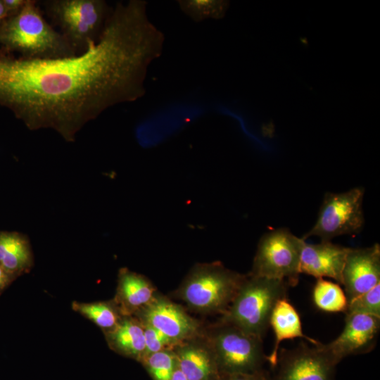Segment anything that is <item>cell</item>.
Masks as SVG:
<instances>
[{
	"mask_svg": "<svg viewBox=\"0 0 380 380\" xmlns=\"http://www.w3.org/2000/svg\"><path fill=\"white\" fill-rule=\"evenodd\" d=\"M336 365L322 343L312 348L301 344L282 350L277 380H331Z\"/></svg>",
	"mask_w": 380,
	"mask_h": 380,
	"instance_id": "cell-11",
	"label": "cell"
},
{
	"mask_svg": "<svg viewBox=\"0 0 380 380\" xmlns=\"http://www.w3.org/2000/svg\"><path fill=\"white\" fill-rule=\"evenodd\" d=\"M364 194L360 186L343 193H327L315 224L301 239L305 241L315 236L322 241H330L341 235L359 233L365 223Z\"/></svg>",
	"mask_w": 380,
	"mask_h": 380,
	"instance_id": "cell-7",
	"label": "cell"
},
{
	"mask_svg": "<svg viewBox=\"0 0 380 380\" xmlns=\"http://www.w3.org/2000/svg\"><path fill=\"white\" fill-rule=\"evenodd\" d=\"M177 4L184 14L194 22L213 18H222L229 6L222 0H179Z\"/></svg>",
	"mask_w": 380,
	"mask_h": 380,
	"instance_id": "cell-20",
	"label": "cell"
},
{
	"mask_svg": "<svg viewBox=\"0 0 380 380\" xmlns=\"http://www.w3.org/2000/svg\"><path fill=\"white\" fill-rule=\"evenodd\" d=\"M170 380H188V379L186 376L184 375V374L179 369L177 365L171 376Z\"/></svg>",
	"mask_w": 380,
	"mask_h": 380,
	"instance_id": "cell-28",
	"label": "cell"
},
{
	"mask_svg": "<svg viewBox=\"0 0 380 380\" xmlns=\"http://www.w3.org/2000/svg\"><path fill=\"white\" fill-rule=\"evenodd\" d=\"M380 284V246L350 248L342 273L348 303Z\"/></svg>",
	"mask_w": 380,
	"mask_h": 380,
	"instance_id": "cell-12",
	"label": "cell"
},
{
	"mask_svg": "<svg viewBox=\"0 0 380 380\" xmlns=\"http://www.w3.org/2000/svg\"><path fill=\"white\" fill-rule=\"evenodd\" d=\"M6 18V14L1 0H0V26L3 21Z\"/></svg>",
	"mask_w": 380,
	"mask_h": 380,
	"instance_id": "cell-29",
	"label": "cell"
},
{
	"mask_svg": "<svg viewBox=\"0 0 380 380\" xmlns=\"http://www.w3.org/2000/svg\"><path fill=\"white\" fill-rule=\"evenodd\" d=\"M73 309L93 321L96 325L107 330H112L121 317L118 310L108 303H74Z\"/></svg>",
	"mask_w": 380,
	"mask_h": 380,
	"instance_id": "cell-21",
	"label": "cell"
},
{
	"mask_svg": "<svg viewBox=\"0 0 380 380\" xmlns=\"http://www.w3.org/2000/svg\"><path fill=\"white\" fill-rule=\"evenodd\" d=\"M270 326L275 336L274 346L271 355L267 357L272 365L278 361V350L280 343L286 339L296 338H305L315 346L320 343L305 335L298 312L286 297L280 298L276 303L270 319Z\"/></svg>",
	"mask_w": 380,
	"mask_h": 380,
	"instance_id": "cell-15",
	"label": "cell"
},
{
	"mask_svg": "<svg viewBox=\"0 0 380 380\" xmlns=\"http://www.w3.org/2000/svg\"><path fill=\"white\" fill-rule=\"evenodd\" d=\"M288 286L284 281L246 275L221 322L262 338L276 303L286 297Z\"/></svg>",
	"mask_w": 380,
	"mask_h": 380,
	"instance_id": "cell-3",
	"label": "cell"
},
{
	"mask_svg": "<svg viewBox=\"0 0 380 380\" xmlns=\"http://www.w3.org/2000/svg\"><path fill=\"white\" fill-rule=\"evenodd\" d=\"M216 364L227 374L253 373L267 359L262 338L222 322L208 337Z\"/></svg>",
	"mask_w": 380,
	"mask_h": 380,
	"instance_id": "cell-8",
	"label": "cell"
},
{
	"mask_svg": "<svg viewBox=\"0 0 380 380\" xmlns=\"http://www.w3.org/2000/svg\"><path fill=\"white\" fill-rule=\"evenodd\" d=\"M6 18L18 14L25 5L27 0H1Z\"/></svg>",
	"mask_w": 380,
	"mask_h": 380,
	"instance_id": "cell-25",
	"label": "cell"
},
{
	"mask_svg": "<svg viewBox=\"0 0 380 380\" xmlns=\"http://www.w3.org/2000/svg\"><path fill=\"white\" fill-rule=\"evenodd\" d=\"M141 323L146 345L145 356L163 350L173 349L175 346L167 337L151 326Z\"/></svg>",
	"mask_w": 380,
	"mask_h": 380,
	"instance_id": "cell-24",
	"label": "cell"
},
{
	"mask_svg": "<svg viewBox=\"0 0 380 380\" xmlns=\"http://www.w3.org/2000/svg\"><path fill=\"white\" fill-rule=\"evenodd\" d=\"M11 277L0 265V291L7 286Z\"/></svg>",
	"mask_w": 380,
	"mask_h": 380,
	"instance_id": "cell-27",
	"label": "cell"
},
{
	"mask_svg": "<svg viewBox=\"0 0 380 380\" xmlns=\"http://www.w3.org/2000/svg\"><path fill=\"white\" fill-rule=\"evenodd\" d=\"M139 319L151 326L175 346L198 336L199 325L180 306L157 295L136 312Z\"/></svg>",
	"mask_w": 380,
	"mask_h": 380,
	"instance_id": "cell-9",
	"label": "cell"
},
{
	"mask_svg": "<svg viewBox=\"0 0 380 380\" xmlns=\"http://www.w3.org/2000/svg\"><path fill=\"white\" fill-rule=\"evenodd\" d=\"M41 4L77 55L99 41L113 11L103 0H48Z\"/></svg>",
	"mask_w": 380,
	"mask_h": 380,
	"instance_id": "cell-4",
	"label": "cell"
},
{
	"mask_svg": "<svg viewBox=\"0 0 380 380\" xmlns=\"http://www.w3.org/2000/svg\"><path fill=\"white\" fill-rule=\"evenodd\" d=\"M225 380H266L257 372L227 374Z\"/></svg>",
	"mask_w": 380,
	"mask_h": 380,
	"instance_id": "cell-26",
	"label": "cell"
},
{
	"mask_svg": "<svg viewBox=\"0 0 380 380\" xmlns=\"http://www.w3.org/2000/svg\"><path fill=\"white\" fill-rule=\"evenodd\" d=\"M380 330V317L362 314L346 315L341 334L322 348L337 364L350 355L371 351L376 344Z\"/></svg>",
	"mask_w": 380,
	"mask_h": 380,
	"instance_id": "cell-10",
	"label": "cell"
},
{
	"mask_svg": "<svg viewBox=\"0 0 380 380\" xmlns=\"http://www.w3.org/2000/svg\"><path fill=\"white\" fill-rule=\"evenodd\" d=\"M350 248L334 244L331 241L319 243H303L300 272L317 279L329 277L342 285V273Z\"/></svg>",
	"mask_w": 380,
	"mask_h": 380,
	"instance_id": "cell-13",
	"label": "cell"
},
{
	"mask_svg": "<svg viewBox=\"0 0 380 380\" xmlns=\"http://www.w3.org/2000/svg\"><path fill=\"white\" fill-rule=\"evenodd\" d=\"M305 241L287 228L271 230L262 236L250 275L278 279L289 286L298 282L300 262Z\"/></svg>",
	"mask_w": 380,
	"mask_h": 380,
	"instance_id": "cell-6",
	"label": "cell"
},
{
	"mask_svg": "<svg viewBox=\"0 0 380 380\" xmlns=\"http://www.w3.org/2000/svg\"><path fill=\"white\" fill-rule=\"evenodd\" d=\"M147 4L116 3L99 41L80 55L27 59L0 49V105L30 129L51 128L73 141L106 110L141 98L165 42Z\"/></svg>",
	"mask_w": 380,
	"mask_h": 380,
	"instance_id": "cell-1",
	"label": "cell"
},
{
	"mask_svg": "<svg viewBox=\"0 0 380 380\" xmlns=\"http://www.w3.org/2000/svg\"><path fill=\"white\" fill-rule=\"evenodd\" d=\"M315 306L324 312H345L348 299L340 284L324 279H317L312 291Z\"/></svg>",
	"mask_w": 380,
	"mask_h": 380,
	"instance_id": "cell-19",
	"label": "cell"
},
{
	"mask_svg": "<svg viewBox=\"0 0 380 380\" xmlns=\"http://www.w3.org/2000/svg\"><path fill=\"white\" fill-rule=\"evenodd\" d=\"M27 239L15 232H0V265L10 275L18 274L31 264Z\"/></svg>",
	"mask_w": 380,
	"mask_h": 380,
	"instance_id": "cell-18",
	"label": "cell"
},
{
	"mask_svg": "<svg viewBox=\"0 0 380 380\" xmlns=\"http://www.w3.org/2000/svg\"><path fill=\"white\" fill-rule=\"evenodd\" d=\"M196 337L176 345L172 350L178 367L188 380H210L217 365L215 355L209 341L205 343Z\"/></svg>",
	"mask_w": 380,
	"mask_h": 380,
	"instance_id": "cell-14",
	"label": "cell"
},
{
	"mask_svg": "<svg viewBox=\"0 0 380 380\" xmlns=\"http://www.w3.org/2000/svg\"><path fill=\"white\" fill-rule=\"evenodd\" d=\"M245 277L246 275L229 270L219 262L196 264L176 293L196 311L224 314Z\"/></svg>",
	"mask_w": 380,
	"mask_h": 380,
	"instance_id": "cell-5",
	"label": "cell"
},
{
	"mask_svg": "<svg viewBox=\"0 0 380 380\" xmlns=\"http://www.w3.org/2000/svg\"><path fill=\"white\" fill-rule=\"evenodd\" d=\"M107 338L110 347L121 354L139 360L145 356L144 327L139 319L121 317Z\"/></svg>",
	"mask_w": 380,
	"mask_h": 380,
	"instance_id": "cell-17",
	"label": "cell"
},
{
	"mask_svg": "<svg viewBox=\"0 0 380 380\" xmlns=\"http://www.w3.org/2000/svg\"><path fill=\"white\" fill-rule=\"evenodd\" d=\"M156 289L144 276L122 269L118 276V300L124 313L137 312L156 296Z\"/></svg>",
	"mask_w": 380,
	"mask_h": 380,
	"instance_id": "cell-16",
	"label": "cell"
},
{
	"mask_svg": "<svg viewBox=\"0 0 380 380\" xmlns=\"http://www.w3.org/2000/svg\"><path fill=\"white\" fill-rule=\"evenodd\" d=\"M38 1L27 0L21 11L0 26V49L27 59L77 56L63 35L44 17Z\"/></svg>",
	"mask_w": 380,
	"mask_h": 380,
	"instance_id": "cell-2",
	"label": "cell"
},
{
	"mask_svg": "<svg viewBox=\"0 0 380 380\" xmlns=\"http://www.w3.org/2000/svg\"><path fill=\"white\" fill-rule=\"evenodd\" d=\"M345 314H362L380 317V284L349 301Z\"/></svg>",
	"mask_w": 380,
	"mask_h": 380,
	"instance_id": "cell-23",
	"label": "cell"
},
{
	"mask_svg": "<svg viewBox=\"0 0 380 380\" xmlns=\"http://www.w3.org/2000/svg\"><path fill=\"white\" fill-rule=\"evenodd\" d=\"M141 360L155 380H170L177 365L176 355L172 349L147 355Z\"/></svg>",
	"mask_w": 380,
	"mask_h": 380,
	"instance_id": "cell-22",
	"label": "cell"
}]
</instances>
